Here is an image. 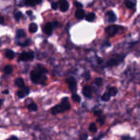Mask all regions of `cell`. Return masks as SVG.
I'll use <instances>...</instances> for the list:
<instances>
[{
    "mask_svg": "<svg viewBox=\"0 0 140 140\" xmlns=\"http://www.w3.org/2000/svg\"><path fill=\"white\" fill-rule=\"evenodd\" d=\"M30 93V89L28 87H25V88L20 89L17 92V96L19 98H25L26 95H28Z\"/></svg>",
    "mask_w": 140,
    "mask_h": 140,
    "instance_id": "obj_8",
    "label": "cell"
},
{
    "mask_svg": "<svg viewBox=\"0 0 140 140\" xmlns=\"http://www.w3.org/2000/svg\"><path fill=\"white\" fill-rule=\"evenodd\" d=\"M110 98H111V95L109 94L108 93H104L102 96V100L104 101V102H108V101L110 100Z\"/></svg>",
    "mask_w": 140,
    "mask_h": 140,
    "instance_id": "obj_23",
    "label": "cell"
},
{
    "mask_svg": "<svg viewBox=\"0 0 140 140\" xmlns=\"http://www.w3.org/2000/svg\"><path fill=\"white\" fill-rule=\"evenodd\" d=\"M61 112H63V111H62V109L61 108L60 104L56 105L55 107H53L51 109V113H52V115H57V114H58V113H61Z\"/></svg>",
    "mask_w": 140,
    "mask_h": 140,
    "instance_id": "obj_13",
    "label": "cell"
},
{
    "mask_svg": "<svg viewBox=\"0 0 140 140\" xmlns=\"http://www.w3.org/2000/svg\"><path fill=\"white\" fill-rule=\"evenodd\" d=\"M48 72V70L43 66L42 65H36L35 67L30 72V79L34 84H44L46 82L45 74Z\"/></svg>",
    "mask_w": 140,
    "mask_h": 140,
    "instance_id": "obj_1",
    "label": "cell"
},
{
    "mask_svg": "<svg viewBox=\"0 0 140 140\" xmlns=\"http://www.w3.org/2000/svg\"><path fill=\"white\" fill-rule=\"evenodd\" d=\"M58 4L59 3H56V2H53V3L51 4V7H52V8L53 9V10H57V7H58Z\"/></svg>",
    "mask_w": 140,
    "mask_h": 140,
    "instance_id": "obj_32",
    "label": "cell"
},
{
    "mask_svg": "<svg viewBox=\"0 0 140 140\" xmlns=\"http://www.w3.org/2000/svg\"><path fill=\"white\" fill-rule=\"evenodd\" d=\"M34 54L33 52H23L21 53L19 56V60L23 61V62H26V61H31L34 59Z\"/></svg>",
    "mask_w": 140,
    "mask_h": 140,
    "instance_id": "obj_2",
    "label": "cell"
},
{
    "mask_svg": "<svg viewBox=\"0 0 140 140\" xmlns=\"http://www.w3.org/2000/svg\"><path fill=\"white\" fill-rule=\"evenodd\" d=\"M5 57L8 59H13L15 57V52L11 49H6L5 50Z\"/></svg>",
    "mask_w": 140,
    "mask_h": 140,
    "instance_id": "obj_15",
    "label": "cell"
},
{
    "mask_svg": "<svg viewBox=\"0 0 140 140\" xmlns=\"http://www.w3.org/2000/svg\"><path fill=\"white\" fill-rule=\"evenodd\" d=\"M117 93H118V90H117V89L115 87H111L108 89V93L111 96H115L117 94Z\"/></svg>",
    "mask_w": 140,
    "mask_h": 140,
    "instance_id": "obj_20",
    "label": "cell"
},
{
    "mask_svg": "<svg viewBox=\"0 0 140 140\" xmlns=\"http://www.w3.org/2000/svg\"><path fill=\"white\" fill-rule=\"evenodd\" d=\"M94 115H97V116H101L102 115V111L101 110H97V111H94Z\"/></svg>",
    "mask_w": 140,
    "mask_h": 140,
    "instance_id": "obj_34",
    "label": "cell"
},
{
    "mask_svg": "<svg viewBox=\"0 0 140 140\" xmlns=\"http://www.w3.org/2000/svg\"><path fill=\"white\" fill-rule=\"evenodd\" d=\"M98 121L99 123H100L101 125H102L103 124L105 123V116H103V115H101V116H99L98 118Z\"/></svg>",
    "mask_w": 140,
    "mask_h": 140,
    "instance_id": "obj_30",
    "label": "cell"
},
{
    "mask_svg": "<svg viewBox=\"0 0 140 140\" xmlns=\"http://www.w3.org/2000/svg\"><path fill=\"white\" fill-rule=\"evenodd\" d=\"M7 140H19V139H18L16 136H11V137H10L9 139H7Z\"/></svg>",
    "mask_w": 140,
    "mask_h": 140,
    "instance_id": "obj_35",
    "label": "cell"
},
{
    "mask_svg": "<svg viewBox=\"0 0 140 140\" xmlns=\"http://www.w3.org/2000/svg\"><path fill=\"white\" fill-rule=\"evenodd\" d=\"M125 6L128 8H133L135 6V2H131V1H126L125 2Z\"/></svg>",
    "mask_w": 140,
    "mask_h": 140,
    "instance_id": "obj_25",
    "label": "cell"
},
{
    "mask_svg": "<svg viewBox=\"0 0 140 140\" xmlns=\"http://www.w3.org/2000/svg\"><path fill=\"white\" fill-rule=\"evenodd\" d=\"M122 140H130V138L128 137V136H123Z\"/></svg>",
    "mask_w": 140,
    "mask_h": 140,
    "instance_id": "obj_37",
    "label": "cell"
},
{
    "mask_svg": "<svg viewBox=\"0 0 140 140\" xmlns=\"http://www.w3.org/2000/svg\"><path fill=\"white\" fill-rule=\"evenodd\" d=\"M107 18L108 22H114L116 21V16L112 11H108L107 13Z\"/></svg>",
    "mask_w": 140,
    "mask_h": 140,
    "instance_id": "obj_11",
    "label": "cell"
},
{
    "mask_svg": "<svg viewBox=\"0 0 140 140\" xmlns=\"http://www.w3.org/2000/svg\"><path fill=\"white\" fill-rule=\"evenodd\" d=\"M42 1H40V0H38V1H33V0H27V1H25V4L28 5V6H34L36 4H38V3H41Z\"/></svg>",
    "mask_w": 140,
    "mask_h": 140,
    "instance_id": "obj_22",
    "label": "cell"
},
{
    "mask_svg": "<svg viewBox=\"0 0 140 140\" xmlns=\"http://www.w3.org/2000/svg\"><path fill=\"white\" fill-rule=\"evenodd\" d=\"M16 34H17V38H20L25 37V35H26L25 30H21V29H18V30H17V32H16Z\"/></svg>",
    "mask_w": 140,
    "mask_h": 140,
    "instance_id": "obj_18",
    "label": "cell"
},
{
    "mask_svg": "<svg viewBox=\"0 0 140 140\" xmlns=\"http://www.w3.org/2000/svg\"><path fill=\"white\" fill-rule=\"evenodd\" d=\"M30 39H27L26 41H25L24 43H22V44H21V43H20L19 45H21V46H22V47H25V46H27L28 44H30Z\"/></svg>",
    "mask_w": 140,
    "mask_h": 140,
    "instance_id": "obj_33",
    "label": "cell"
},
{
    "mask_svg": "<svg viewBox=\"0 0 140 140\" xmlns=\"http://www.w3.org/2000/svg\"><path fill=\"white\" fill-rule=\"evenodd\" d=\"M88 139V134L87 133H83L80 135L79 140H87Z\"/></svg>",
    "mask_w": 140,
    "mask_h": 140,
    "instance_id": "obj_29",
    "label": "cell"
},
{
    "mask_svg": "<svg viewBox=\"0 0 140 140\" xmlns=\"http://www.w3.org/2000/svg\"><path fill=\"white\" fill-rule=\"evenodd\" d=\"M15 84L17 85V87H19L20 89H23V88H25V83H24V80H23V79L22 78H17V79H16V80H15Z\"/></svg>",
    "mask_w": 140,
    "mask_h": 140,
    "instance_id": "obj_14",
    "label": "cell"
},
{
    "mask_svg": "<svg viewBox=\"0 0 140 140\" xmlns=\"http://www.w3.org/2000/svg\"><path fill=\"white\" fill-rule=\"evenodd\" d=\"M14 17H15V19L18 21L22 17V13L21 12H17V13H15V15H14Z\"/></svg>",
    "mask_w": 140,
    "mask_h": 140,
    "instance_id": "obj_28",
    "label": "cell"
},
{
    "mask_svg": "<svg viewBox=\"0 0 140 140\" xmlns=\"http://www.w3.org/2000/svg\"><path fill=\"white\" fill-rule=\"evenodd\" d=\"M124 59V57L123 56H116L115 57H113V58H111L108 62H107V66H115V65L121 63V62L123 61Z\"/></svg>",
    "mask_w": 140,
    "mask_h": 140,
    "instance_id": "obj_4",
    "label": "cell"
},
{
    "mask_svg": "<svg viewBox=\"0 0 140 140\" xmlns=\"http://www.w3.org/2000/svg\"><path fill=\"white\" fill-rule=\"evenodd\" d=\"M76 17L77 19L81 20L83 18H84L85 17V12L83 9H77V11L76 12Z\"/></svg>",
    "mask_w": 140,
    "mask_h": 140,
    "instance_id": "obj_12",
    "label": "cell"
},
{
    "mask_svg": "<svg viewBox=\"0 0 140 140\" xmlns=\"http://www.w3.org/2000/svg\"><path fill=\"white\" fill-rule=\"evenodd\" d=\"M26 14H27V15H29V16H31V15H32V11H30V10H29V11L26 12Z\"/></svg>",
    "mask_w": 140,
    "mask_h": 140,
    "instance_id": "obj_38",
    "label": "cell"
},
{
    "mask_svg": "<svg viewBox=\"0 0 140 140\" xmlns=\"http://www.w3.org/2000/svg\"><path fill=\"white\" fill-rule=\"evenodd\" d=\"M94 84L97 86H102V80L101 78H96L94 80Z\"/></svg>",
    "mask_w": 140,
    "mask_h": 140,
    "instance_id": "obj_27",
    "label": "cell"
},
{
    "mask_svg": "<svg viewBox=\"0 0 140 140\" xmlns=\"http://www.w3.org/2000/svg\"><path fill=\"white\" fill-rule=\"evenodd\" d=\"M52 30H53V25H52V23H50V22L46 23L43 27V31L47 35H51L52 34Z\"/></svg>",
    "mask_w": 140,
    "mask_h": 140,
    "instance_id": "obj_7",
    "label": "cell"
},
{
    "mask_svg": "<svg viewBox=\"0 0 140 140\" xmlns=\"http://www.w3.org/2000/svg\"><path fill=\"white\" fill-rule=\"evenodd\" d=\"M28 107V109H29L30 111H36L38 110V107H37V105L35 104L34 102H30L29 105L27 106Z\"/></svg>",
    "mask_w": 140,
    "mask_h": 140,
    "instance_id": "obj_21",
    "label": "cell"
},
{
    "mask_svg": "<svg viewBox=\"0 0 140 140\" xmlns=\"http://www.w3.org/2000/svg\"><path fill=\"white\" fill-rule=\"evenodd\" d=\"M118 30H119L118 25H111L107 26L106 29H105L106 33L108 34V36H110V37L114 36L115 34L118 32Z\"/></svg>",
    "mask_w": 140,
    "mask_h": 140,
    "instance_id": "obj_3",
    "label": "cell"
},
{
    "mask_svg": "<svg viewBox=\"0 0 140 140\" xmlns=\"http://www.w3.org/2000/svg\"><path fill=\"white\" fill-rule=\"evenodd\" d=\"M95 17H96V16H95V14L93 13H89L86 15V17H85V18H86V21H93L95 19Z\"/></svg>",
    "mask_w": 140,
    "mask_h": 140,
    "instance_id": "obj_19",
    "label": "cell"
},
{
    "mask_svg": "<svg viewBox=\"0 0 140 140\" xmlns=\"http://www.w3.org/2000/svg\"><path fill=\"white\" fill-rule=\"evenodd\" d=\"M59 104H60V106H61V108L62 109V111H63L70 110V102H69L68 98H66V97H65V98H62V101H61V102L59 103Z\"/></svg>",
    "mask_w": 140,
    "mask_h": 140,
    "instance_id": "obj_6",
    "label": "cell"
},
{
    "mask_svg": "<svg viewBox=\"0 0 140 140\" xmlns=\"http://www.w3.org/2000/svg\"><path fill=\"white\" fill-rule=\"evenodd\" d=\"M59 7L62 12H66L69 8V3L66 0H62L59 3Z\"/></svg>",
    "mask_w": 140,
    "mask_h": 140,
    "instance_id": "obj_10",
    "label": "cell"
},
{
    "mask_svg": "<svg viewBox=\"0 0 140 140\" xmlns=\"http://www.w3.org/2000/svg\"><path fill=\"white\" fill-rule=\"evenodd\" d=\"M98 62L99 64H101L102 62V58H98Z\"/></svg>",
    "mask_w": 140,
    "mask_h": 140,
    "instance_id": "obj_40",
    "label": "cell"
},
{
    "mask_svg": "<svg viewBox=\"0 0 140 140\" xmlns=\"http://www.w3.org/2000/svg\"><path fill=\"white\" fill-rule=\"evenodd\" d=\"M52 25H53V27H57V26L59 25V23H58L57 21H54V22H52Z\"/></svg>",
    "mask_w": 140,
    "mask_h": 140,
    "instance_id": "obj_36",
    "label": "cell"
},
{
    "mask_svg": "<svg viewBox=\"0 0 140 140\" xmlns=\"http://www.w3.org/2000/svg\"><path fill=\"white\" fill-rule=\"evenodd\" d=\"M72 100L74 101V102H80V97L79 96L78 94H76V93H72Z\"/></svg>",
    "mask_w": 140,
    "mask_h": 140,
    "instance_id": "obj_24",
    "label": "cell"
},
{
    "mask_svg": "<svg viewBox=\"0 0 140 140\" xmlns=\"http://www.w3.org/2000/svg\"><path fill=\"white\" fill-rule=\"evenodd\" d=\"M82 93L84 94V96H85L86 98H91L92 97V89L88 85H85V86L83 87L82 89Z\"/></svg>",
    "mask_w": 140,
    "mask_h": 140,
    "instance_id": "obj_9",
    "label": "cell"
},
{
    "mask_svg": "<svg viewBox=\"0 0 140 140\" xmlns=\"http://www.w3.org/2000/svg\"><path fill=\"white\" fill-rule=\"evenodd\" d=\"M66 83L68 84L69 89L73 93H76L75 92L76 91V80L74 77H69L66 80Z\"/></svg>",
    "mask_w": 140,
    "mask_h": 140,
    "instance_id": "obj_5",
    "label": "cell"
},
{
    "mask_svg": "<svg viewBox=\"0 0 140 140\" xmlns=\"http://www.w3.org/2000/svg\"><path fill=\"white\" fill-rule=\"evenodd\" d=\"M89 131L93 132V133H95V132L97 131V126L94 123H91L90 125H89Z\"/></svg>",
    "mask_w": 140,
    "mask_h": 140,
    "instance_id": "obj_26",
    "label": "cell"
},
{
    "mask_svg": "<svg viewBox=\"0 0 140 140\" xmlns=\"http://www.w3.org/2000/svg\"><path fill=\"white\" fill-rule=\"evenodd\" d=\"M74 6L76 7H77L78 9H81V7H82V3H80V2H74Z\"/></svg>",
    "mask_w": 140,
    "mask_h": 140,
    "instance_id": "obj_31",
    "label": "cell"
},
{
    "mask_svg": "<svg viewBox=\"0 0 140 140\" xmlns=\"http://www.w3.org/2000/svg\"><path fill=\"white\" fill-rule=\"evenodd\" d=\"M13 67L11 65H6L4 67H3V72L6 75H11L13 73Z\"/></svg>",
    "mask_w": 140,
    "mask_h": 140,
    "instance_id": "obj_16",
    "label": "cell"
},
{
    "mask_svg": "<svg viewBox=\"0 0 140 140\" xmlns=\"http://www.w3.org/2000/svg\"><path fill=\"white\" fill-rule=\"evenodd\" d=\"M38 30V26L35 23H30L29 25V31L30 33H35Z\"/></svg>",
    "mask_w": 140,
    "mask_h": 140,
    "instance_id": "obj_17",
    "label": "cell"
},
{
    "mask_svg": "<svg viewBox=\"0 0 140 140\" xmlns=\"http://www.w3.org/2000/svg\"><path fill=\"white\" fill-rule=\"evenodd\" d=\"M3 93H4V94H8V93H9V91L7 90V89H5V90L3 91Z\"/></svg>",
    "mask_w": 140,
    "mask_h": 140,
    "instance_id": "obj_39",
    "label": "cell"
},
{
    "mask_svg": "<svg viewBox=\"0 0 140 140\" xmlns=\"http://www.w3.org/2000/svg\"><path fill=\"white\" fill-rule=\"evenodd\" d=\"M0 20H1V24L3 25V17H0Z\"/></svg>",
    "mask_w": 140,
    "mask_h": 140,
    "instance_id": "obj_41",
    "label": "cell"
}]
</instances>
